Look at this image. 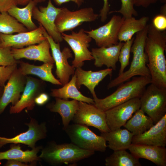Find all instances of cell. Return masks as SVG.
<instances>
[{
    "mask_svg": "<svg viewBox=\"0 0 166 166\" xmlns=\"http://www.w3.org/2000/svg\"><path fill=\"white\" fill-rule=\"evenodd\" d=\"M154 124L152 120L140 109L123 126L134 136L141 134L150 128Z\"/></svg>",
    "mask_w": 166,
    "mask_h": 166,
    "instance_id": "obj_29",
    "label": "cell"
},
{
    "mask_svg": "<svg viewBox=\"0 0 166 166\" xmlns=\"http://www.w3.org/2000/svg\"><path fill=\"white\" fill-rule=\"evenodd\" d=\"M134 6L146 8L150 5L156 3L159 0H132Z\"/></svg>",
    "mask_w": 166,
    "mask_h": 166,
    "instance_id": "obj_40",
    "label": "cell"
},
{
    "mask_svg": "<svg viewBox=\"0 0 166 166\" xmlns=\"http://www.w3.org/2000/svg\"><path fill=\"white\" fill-rule=\"evenodd\" d=\"M19 0H0V12H7L11 8L18 5Z\"/></svg>",
    "mask_w": 166,
    "mask_h": 166,
    "instance_id": "obj_38",
    "label": "cell"
},
{
    "mask_svg": "<svg viewBox=\"0 0 166 166\" xmlns=\"http://www.w3.org/2000/svg\"><path fill=\"white\" fill-rule=\"evenodd\" d=\"M152 24L157 30L163 31L166 29V14L161 13L155 16Z\"/></svg>",
    "mask_w": 166,
    "mask_h": 166,
    "instance_id": "obj_37",
    "label": "cell"
},
{
    "mask_svg": "<svg viewBox=\"0 0 166 166\" xmlns=\"http://www.w3.org/2000/svg\"><path fill=\"white\" fill-rule=\"evenodd\" d=\"M113 69L107 68L98 71H86L81 67L76 68L75 73L76 75V85L78 89L83 85L90 91L93 97L96 94L95 88L106 77H112Z\"/></svg>",
    "mask_w": 166,
    "mask_h": 166,
    "instance_id": "obj_22",
    "label": "cell"
},
{
    "mask_svg": "<svg viewBox=\"0 0 166 166\" xmlns=\"http://www.w3.org/2000/svg\"><path fill=\"white\" fill-rule=\"evenodd\" d=\"M121 6L119 10L111 11L109 13H120L125 19L138 15L137 12L134 9L132 0H121Z\"/></svg>",
    "mask_w": 166,
    "mask_h": 166,
    "instance_id": "obj_34",
    "label": "cell"
},
{
    "mask_svg": "<svg viewBox=\"0 0 166 166\" xmlns=\"http://www.w3.org/2000/svg\"><path fill=\"white\" fill-rule=\"evenodd\" d=\"M55 4L58 6H61L63 4L69 2H74L77 6H80L84 2V0H53Z\"/></svg>",
    "mask_w": 166,
    "mask_h": 166,
    "instance_id": "obj_42",
    "label": "cell"
},
{
    "mask_svg": "<svg viewBox=\"0 0 166 166\" xmlns=\"http://www.w3.org/2000/svg\"><path fill=\"white\" fill-rule=\"evenodd\" d=\"M25 124L28 129L25 132L11 138L0 136V148L7 144L14 143L25 144L33 149L38 141L46 137L47 130L45 122L39 124L35 119L30 117L29 122Z\"/></svg>",
    "mask_w": 166,
    "mask_h": 166,
    "instance_id": "obj_13",
    "label": "cell"
},
{
    "mask_svg": "<svg viewBox=\"0 0 166 166\" xmlns=\"http://www.w3.org/2000/svg\"><path fill=\"white\" fill-rule=\"evenodd\" d=\"M132 144L165 147L166 145V114L143 133L133 136Z\"/></svg>",
    "mask_w": 166,
    "mask_h": 166,
    "instance_id": "obj_19",
    "label": "cell"
},
{
    "mask_svg": "<svg viewBox=\"0 0 166 166\" xmlns=\"http://www.w3.org/2000/svg\"><path fill=\"white\" fill-rule=\"evenodd\" d=\"M10 47L0 48V66H7L18 64L12 53Z\"/></svg>",
    "mask_w": 166,
    "mask_h": 166,
    "instance_id": "obj_35",
    "label": "cell"
},
{
    "mask_svg": "<svg viewBox=\"0 0 166 166\" xmlns=\"http://www.w3.org/2000/svg\"><path fill=\"white\" fill-rule=\"evenodd\" d=\"M61 8H57L48 0L46 6H35L33 9L32 17L45 30L48 35L55 42L60 43L63 41L61 34L57 30L55 21Z\"/></svg>",
    "mask_w": 166,
    "mask_h": 166,
    "instance_id": "obj_14",
    "label": "cell"
},
{
    "mask_svg": "<svg viewBox=\"0 0 166 166\" xmlns=\"http://www.w3.org/2000/svg\"><path fill=\"white\" fill-rule=\"evenodd\" d=\"M106 166H141L139 159L126 150L114 151L105 159Z\"/></svg>",
    "mask_w": 166,
    "mask_h": 166,
    "instance_id": "obj_31",
    "label": "cell"
},
{
    "mask_svg": "<svg viewBox=\"0 0 166 166\" xmlns=\"http://www.w3.org/2000/svg\"><path fill=\"white\" fill-rule=\"evenodd\" d=\"M99 14L95 13L92 7L82 8L72 11L67 8H61L57 15L55 24L57 30L60 33L72 31L85 22L95 21Z\"/></svg>",
    "mask_w": 166,
    "mask_h": 166,
    "instance_id": "obj_7",
    "label": "cell"
},
{
    "mask_svg": "<svg viewBox=\"0 0 166 166\" xmlns=\"http://www.w3.org/2000/svg\"><path fill=\"white\" fill-rule=\"evenodd\" d=\"M64 130L71 143L81 148L101 152L106 150L107 146L105 139L96 134L85 125L69 124Z\"/></svg>",
    "mask_w": 166,
    "mask_h": 166,
    "instance_id": "obj_6",
    "label": "cell"
},
{
    "mask_svg": "<svg viewBox=\"0 0 166 166\" xmlns=\"http://www.w3.org/2000/svg\"><path fill=\"white\" fill-rule=\"evenodd\" d=\"M148 30L147 24L143 30L136 33L131 48L133 57L129 69L111 81L108 85V89L117 86L136 76L151 78L147 65L148 58L144 49Z\"/></svg>",
    "mask_w": 166,
    "mask_h": 166,
    "instance_id": "obj_2",
    "label": "cell"
},
{
    "mask_svg": "<svg viewBox=\"0 0 166 166\" xmlns=\"http://www.w3.org/2000/svg\"><path fill=\"white\" fill-rule=\"evenodd\" d=\"M128 149L137 158L147 159L157 166H166V148L165 147L132 144Z\"/></svg>",
    "mask_w": 166,
    "mask_h": 166,
    "instance_id": "obj_20",
    "label": "cell"
},
{
    "mask_svg": "<svg viewBox=\"0 0 166 166\" xmlns=\"http://www.w3.org/2000/svg\"><path fill=\"white\" fill-rule=\"evenodd\" d=\"M148 25L144 49L151 83L159 88H166V32L157 30L152 23Z\"/></svg>",
    "mask_w": 166,
    "mask_h": 166,
    "instance_id": "obj_1",
    "label": "cell"
},
{
    "mask_svg": "<svg viewBox=\"0 0 166 166\" xmlns=\"http://www.w3.org/2000/svg\"><path fill=\"white\" fill-rule=\"evenodd\" d=\"M78 108L79 101L77 100L68 101L58 98H55V102L48 107L51 112L57 113L60 115L64 130L72 121Z\"/></svg>",
    "mask_w": 166,
    "mask_h": 166,
    "instance_id": "obj_25",
    "label": "cell"
},
{
    "mask_svg": "<svg viewBox=\"0 0 166 166\" xmlns=\"http://www.w3.org/2000/svg\"><path fill=\"white\" fill-rule=\"evenodd\" d=\"M4 88V87L0 88V100L3 92Z\"/></svg>",
    "mask_w": 166,
    "mask_h": 166,
    "instance_id": "obj_45",
    "label": "cell"
},
{
    "mask_svg": "<svg viewBox=\"0 0 166 166\" xmlns=\"http://www.w3.org/2000/svg\"><path fill=\"white\" fill-rule=\"evenodd\" d=\"M42 148V146H39L31 150L24 151L21 149L19 144H14L11 145L9 149L0 152V162L4 160H15L27 163L39 161L41 159L37 154Z\"/></svg>",
    "mask_w": 166,
    "mask_h": 166,
    "instance_id": "obj_26",
    "label": "cell"
},
{
    "mask_svg": "<svg viewBox=\"0 0 166 166\" xmlns=\"http://www.w3.org/2000/svg\"><path fill=\"white\" fill-rule=\"evenodd\" d=\"M0 13H1V12H0Z\"/></svg>",
    "mask_w": 166,
    "mask_h": 166,
    "instance_id": "obj_48",
    "label": "cell"
},
{
    "mask_svg": "<svg viewBox=\"0 0 166 166\" xmlns=\"http://www.w3.org/2000/svg\"><path fill=\"white\" fill-rule=\"evenodd\" d=\"M140 109L152 120L154 124L166 114V88L151 83L140 98Z\"/></svg>",
    "mask_w": 166,
    "mask_h": 166,
    "instance_id": "obj_5",
    "label": "cell"
},
{
    "mask_svg": "<svg viewBox=\"0 0 166 166\" xmlns=\"http://www.w3.org/2000/svg\"><path fill=\"white\" fill-rule=\"evenodd\" d=\"M132 78L131 80L120 84L114 92L105 98L93 97V105L105 111L131 99L140 98L146 86L151 83V78L140 76Z\"/></svg>",
    "mask_w": 166,
    "mask_h": 166,
    "instance_id": "obj_3",
    "label": "cell"
},
{
    "mask_svg": "<svg viewBox=\"0 0 166 166\" xmlns=\"http://www.w3.org/2000/svg\"><path fill=\"white\" fill-rule=\"evenodd\" d=\"M1 40H0V48L1 47Z\"/></svg>",
    "mask_w": 166,
    "mask_h": 166,
    "instance_id": "obj_47",
    "label": "cell"
},
{
    "mask_svg": "<svg viewBox=\"0 0 166 166\" xmlns=\"http://www.w3.org/2000/svg\"><path fill=\"white\" fill-rule=\"evenodd\" d=\"M101 136L108 142L107 146L115 151L128 149L132 144L134 135L127 129L120 128L109 132H101Z\"/></svg>",
    "mask_w": 166,
    "mask_h": 166,
    "instance_id": "obj_24",
    "label": "cell"
},
{
    "mask_svg": "<svg viewBox=\"0 0 166 166\" xmlns=\"http://www.w3.org/2000/svg\"><path fill=\"white\" fill-rule=\"evenodd\" d=\"M149 18L144 16L138 19L133 16L125 18L119 32L118 38L119 42L131 39L133 35L143 30L147 25Z\"/></svg>",
    "mask_w": 166,
    "mask_h": 166,
    "instance_id": "obj_28",
    "label": "cell"
},
{
    "mask_svg": "<svg viewBox=\"0 0 166 166\" xmlns=\"http://www.w3.org/2000/svg\"><path fill=\"white\" fill-rule=\"evenodd\" d=\"M140 107V98H136L105 111L106 123L110 131L123 126Z\"/></svg>",
    "mask_w": 166,
    "mask_h": 166,
    "instance_id": "obj_12",
    "label": "cell"
},
{
    "mask_svg": "<svg viewBox=\"0 0 166 166\" xmlns=\"http://www.w3.org/2000/svg\"><path fill=\"white\" fill-rule=\"evenodd\" d=\"M161 2L164 3H166V0H159Z\"/></svg>",
    "mask_w": 166,
    "mask_h": 166,
    "instance_id": "obj_46",
    "label": "cell"
},
{
    "mask_svg": "<svg viewBox=\"0 0 166 166\" xmlns=\"http://www.w3.org/2000/svg\"><path fill=\"white\" fill-rule=\"evenodd\" d=\"M72 121L74 123L93 127L101 132L110 131L106 123L105 111L93 104L79 101V108Z\"/></svg>",
    "mask_w": 166,
    "mask_h": 166,
    "instance_id": "obj_11",
    "label": "cell"
},
{
    "mask_svg": "<svg viewBox=\"0 0 166 166\" xmlns=\"http://www.w3.org/2000/svg\"><path fill=\"white\" fill-rule=\"evenodd\" d=\"M46 0H19L18 5L24 6L27 4L29 2L32 1L36 2L37 4L45 2Z\"/></svg>",
    "mask_w": 166,
    "mask_h": 166,
    "instance_id": "obj_44",
    "label": "cell"
},
{
    "mask_svg": "<svg viewBox=\"0 0 166 166\" xmlns=\"http://www.w3.org/2000/svg\"><path fill=\"white\" fill-rule=\"evenodd\" d=\"M124 19L120 15H114L105 25L95 29L85 31L98 47L116 45L119 42V32Z\"/></svg>",
    "mask_w": 166,
    "mask_h": 166,
    "instance_id": "obj_10",
    "label": "cell"
},
{
    "mask_svg": "<svg viewBox=\"0 0 166 166\" xmlns=\"http://www.w3.org/2000/svg\"><path fill=\"white\" fill-rule=\"evenodd\" d=\"M43 34L50 45L52 56L56 66V74L63 86L69 81L70 76L75 73V68L69 65L68 61V59L73 57V54L70 49L67 47L61 51L59 43L55 42L44 29Z\"/></svg>",
    "mask_w": 166,
    "mask_h": 166,
    "instance_id": "obj_9",
    "label": "cell"
},
{
    "mask_svg": "<svg viewBox=\"0 0 166 166\" xmlns=\"http://www.w3.org/2000/svg\"><path fill=\"white\" fill-rule=\"evenodd\" d=\"M85 31L81 28L77 32L72 31L70 34L61 33L63 40L69 45L74 53L72 66L75 68L81 67L85 61L93 60L91 52L88 49L92 38Z\"/></svg>",
    "mask_w": 166,
    "mask_h": 166,
    "instance_id": "obj_8",
    "label": "cell"
},
{
    "mask_svg": "<svg viewBox=\"0 0 166 166\" xmlns=\"http://www.w3.org/2000/svg\"><path fill=\"white\" fill-rule=\"evenodd\" d=\"M76 75H73L71 80L58 89H53L50 93L51 95L55 98L68 100L71 98L79 101H82L93 104L94 100L83 95L80 92L76 85Z\"/></svg>",
    "mask_w": 166,
    "mask_h": 166,
    "instance_id": "obj_27",
    "label": "cell"
},
{
    "mask_svg": "<svg viewBox=\"0 0 166 166\" xmlns=\"http://www.w3.org/2000/svg\"><path fill=\"white\" fill-rule=\"evenodd\" d=\"M26 76L17 68L12 73L5 86L0 100V114L10 103L15 104L20 99L26 82Z\"/></svg>",
    "mask_w": 166,
    "mask_h": 166,
    "instance_id": "obj_15",
    "label": "cell"
},
{
    "mask_svg": "<svg viewBox=\"0 0 166 166\" xmlns=\"http://www.w3.org/2000/svg\"><path fill=\"white\" fill-rule=\"evenodd\" d=\"M25 163L15 160H8L6 163L4 164L5 166H28L29 165Z\"/></svg>",
    "mask_w": 166,
    "mask_h": 166,
    "instance_id": "obj_43",
    "label": "cell"
},
{
    "mask_svg": "<svg viewBox=\"0 0 166 166\" xmlns=\"http://www.w3.org/2000/svg\"><path fill=\"white\" fill-rule=\"evenodd\" d=\"M37 29L31 31L14 34L0 33L1 47L22 48L24 47L38 44L46 39L43 34L44 28L40 24Z\"/></svg>",
    "mask_w": 166,
    "mask_h": 166,
    "instance_id": "obj_16",
    "label": "cell"
},
{
    "mask_svg": "<svg viewBox=\"0 0 166 166\" xmlns=\"http://www.w3.org/2000/svg\"><path fill=\"white\" fill-rule=\"evenodd\" d=\"M134 39V37H133L131 39L125 42L121 48L118 59L121 66L118 75L124 72L125 69L129 64L131 49Z\"/></svg>",
    "mask_w": 166,
    "mask_h": 166,
    "instance_id": "obj_33",
    "label": "cell"
},
{
    "mask_svg": "<svg viewBox=\"0 0 166 166\" xmlns=\"http://www.w3.org/2000/svg\"><path fill=\"white\" fill-rule=\"evenodd\" d=\"M42 83L39 79L27 76L26 84L22 93L17 103L10 107V113H18L26 108L32 110L36 104V97L42 93Z\"/></svg>",
    "mask_w": 166,
    "mask_h": 166,
    "instance_id": "obj_17",
    "label": "cell"
},
{
    "mask_svg": "<svg viewBox=\"0 0 166 166\" xmlns=\"http://www.w3.org/2000/svg\"><path fill=\"white\" fill-rule=\"evenodd\" d=\"M18 64L7 66H0V88L4 87L13 72L18 68Z\"/></svg>",
    "mask_w": 166,
    "mask_h": 166,
    "instance_id": "obj_36",
    "label": "cell"
},
{
    "mask_svg": "<svg viewBox=\"0 0 166 166\" xmlns=\"http://www.w3.org/2000/svg\"><path fill=\"white\" fill-rule=\"evenodd\" d=\"M48 95L45 93H42L39 94L35 99V102L39 105H42L45 104L49 100Z\"/></svg>",
    "mask_w": 166,
    "mask_h": 166,
    "instance_id": "obj_41",
    "label": "cell"
},
{
    "mask_svg": "<svg viewBox=\"0 0 166 166\" xmlns=\"http://www.w3.org/2000/svg\"><path fill=\"white\" fill-rule=\"evenodd\" d=\"M37 3L31 1L23 8L15 6L10 9L7 12L22 24L28 31H31L38 27L32 20L33 10Z\"/></svg>",
    "mask_w": 166,
    "mask_h": 166,
    "instance_id": "obj_30",
    "label": "cell"
},
{
    "mask_svg": "<svg viewBox=\"0 0 166 166\" xmlns=\"http://www.w3.org/2000/svg\"><path fill=\"white\" fill-rule=\"evenodd\" d=\"M50 49L49 43L46 38L37 45H32L22 48H11V49L13 56L17 60L26 58L44 63H54V60L50 52Z\"/></svg>",
    "mask_w": 166,
    "mask_h": 166,
    "instance_id": "obj_18",
    "label": "cell"
},
{
    "mask_svg": "<svg viewBox=\"0 0 166 166\" xmlns=\"http://www.w3.org/2000/svg\"><path fill=\"white\" fill-rule=\"evenodd\" d=\"M124 44L119 42L116 45L109 47L92 48L91 52L95 66L100 67L105 65L107 68L116 70L120 51Z\"/></svg>",
    "mask_w": 166,
    "mask_h": 166,
    "instance_id": "obj_21",
    "label": "cell"
},
{
    "mask_svg": "<svg viewBox=\"0 0 166 166\" xmlns=\"http://www.w3.org/2000/svg\"><path fill=\"white\" fill-rule=\"evenodd\" d=\"M28 31L21 23L7 12L0 13V33L12 34Z\"/></svg>",
    "mask_w": 166,
    "mask_h": 166,
    "instance_id": "obj_32",
    "label": "cell"
},
{
    "mask_svg": "<svg viewBox=\"0 0 166 166\" xmlns=\"http://www.w3.org/2000/svg\"><path fill=\"white\" fill-rule=\"evenodd\" d=\"M42 150L39 156L41 159L54 166L75 164L95 152L82 149L72 143L57 144L53 141L49 142Z\"/></svg>",
    "mask_w": 166,
    "mask_h": 166,
    "instance_id": "obj_4",
    "label": "cell"
},
{
    "mask_svg": "<svg viewBox=\"0 0 166 166\" xmlns=\"http://www.w3.org/2000/svg\"><path fill=\"white\" fill-rule=\"evenodd\" d=\"M103 5L100 11L99 17H100L101 21L105 22L107 18V16L109 13L110 10V5L109 0H103Z\"/></svg>",
    "mask_w": 166,
    "mask_h": 166,
    "instance_id": "obj_39",
    "label": "cell"
},
{
    "mask_svg": "<svg viewBox=\"0 0 166 166\" xmlns=\"http://www.w3.org/2000/svg\"><path fill=\"white\" fill-rule=\"evenodd\" d=\"M18 63L19 64V68L24 75H34L43 81L53 84L62 85L59 80L56 79L52 74L54 63H44L40 65L30 64L22 61H18Z\"/></svg>",
    "mask_w": 166,
    "mask_h": 166,
    "instance_id": "obj_23",
    "label": "cell"
}]
</instances>
